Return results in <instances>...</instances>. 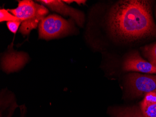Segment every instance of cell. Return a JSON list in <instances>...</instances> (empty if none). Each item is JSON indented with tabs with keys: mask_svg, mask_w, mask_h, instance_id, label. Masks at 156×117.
Instances as JSON below:
<instances>
[{
	"mask_svg": "<svg viewBox=\"0 0 156 117\" xmlns=\"http://www.w3.org/2000/svg\"><path fill=\"white\" fill-rule=\"evenodd\" d=\"M109 30L114 36L135 40L156 34L150 1L127 0L112 8L108 17Z\"/></svg>",
	"mask_w": 156,
	"mask_h": 117,
	"instance_id": "obj_1",
	"label": "cell"
},
{
	"mask_svg": "<svg viewBox=\"0 0 156 117\" xmlns=\"http://www.w3.org/2000/svg\"><path fill=\"white\" fill-rule=\"evenodd\" d=\"M8 10L22 22L19 31L23 35H28L33 29H36L49 12L43 5L30 0L19 1L16 8Z\"/></svg>",
	"mask_w": 156,
	"mask_h": 117,
	"instance_id": "obj_2",
	"label": "cell"
},
{
	"mask_svg": "<svg viewBox=\"0 0 156 117\" xmlns=\"http://www.w3.org/2000/svg\"><path fill=\"white\" fill-rule=\"evenodd\" d=\"M39 38L49 39L62 37L71 33L73 24L71 20H67L56 14L45 16L40 21Z\"/></svg>",
	"mask_w": 156,
	"mask_h": 117,
	"instance_id": "obj_3",
	"label": "cell"
},
{
	"mask_svg": "<svg viewBox=\"0 0 156 117\" xmlns=\"http://www.w3.org/2000/svg\"><path fill=\"white\" fill-rule=\"evenodd\" d=\"M128 83L133 94L136 96L156 92V75L133 73L129 76Z\"/></svg>",
	"mask_w": 156,
	"mask_h": 117,
	"instance_id": "obj_4",
	"label": "cell"
},
{
	"mask_svg": "<svg viewBox=\"0 0 156 117\" xmlns=\"http://www.w3.org/2000/svg\"><path fill=\"white\" fill-rule=\"evenodd\" d=\"M39 2L43 5H46L51 10L59 13L64 16H70L79 26L83 25L85 20L83 13L79 10L68 6L63 1L43 0Z\"/></svg>",
	"mask_w": 156,
	"mask_h": 117,
	"instance_id": "obj_5",
	"label": "cell"
},
{
	"mask_svg": "<svg viewBox=\"0 0 156 117\" xmlns=\"http://www.w3.org/2000/svg\"><path fill=\"white\" fill-rule=\"evenodd\" d=\"M123 68L126 71L150 74L156 73V67L141 58L138 53H132L127 58L124 63Z\"/></svg>",
	"mask_w": 156,
	"mask_h": 117,
	"instance_id": "obj_6",
	"label": "cell"
},
{
	"mask_svg": "<svg viewBox=\"0 0 156 117\" xmlns=\"http://www.w3.org/2000/svg\"><path fill=\"white\" fill-rule=\"evenodd\" d=\"M141 110L145 117H156V92L145 95L141 102Z\"/></svg>",
	"mask_w": 156,
	"mask_h": 117,
	"instance_id": "obj_7",
	"label": "cell"
},
{
	"mask_svg": "<svg viewBox=\"0 0 156 117\" xmlns=\"http://www.w3.org/2000/svg\"><path fill=\"white\" fill-rule=\"evenodd\" d=\"M111 113L114 117H145L141 109L136 106L113 109Z\"/></svg>",
	"mask_w": 156,
	"mask_h": 117,
	"instance_id": "obj_8",
	"label": "cell"
},
{
	"mask_svg": "<svg viewBox=\"0 0 156 117\" xmlns=\"http://www.w3.org/2000/svg\"><path fill=\"white\" fill-rule=\"evenodd\" d=\"M143 52L149 62L156 67V43L144 47Z\"/></svg>",
	"mask_w": 156,
	"mask_h": 117,
	"instance_id": "obj_9",
	"label": "cell"
},
{
	"mask_svg": "<svg viewBox=\"0 0 156 117\" xmlns=\"http://www.w3.org/2000/svg\"><path fill=\"white\" fill-rule=\"evenodd\" d=\"M19 20L17 17H16L13 14H11L8 10L4 9H1L0 10V22L5 21H14Z\"/></svg>",
	"mask_w": 156,
	"mask_h": 117,
	"instance_id": "obj_10",
	"label": "cell"
},
{
	"mask_svg": "<svg viewBox=\"0 0 156 117\" xmlns=\"http://www.w3.org/2000/svg\"><path fill=\"white\" fill-rule=\"evenodd\" d=\"M22 22L20 20L9 21L7 23V27L9 30L14 34H15L18 30V28Z\"/></svg>",
	"mask_w": 156,
	"mask_h": 117,
	"instance_id": "obj_11",
	"label": "cell"
},
{
	"mask_svg": "<svg viewBox=\"0 0 156 117\" xmlns=\"http://www.w3.org/2000/svg\"><path fill=\"white\" fill-rule=\"evenodd\" d=\"M86 2V1H82V0H75V1H74V2H77L79 5L81 4H85Z\"/></svg>",
	"mask_w": 156,
	"mask_h": 117,
	"instance_id": "obj_12",
	"label": "cell"
},
{
	"mask_svg": "<svg viewBox=\"0 0 156 117\" xmlns=\"http://www.w3.org/2000/svg\"><path fill=\"white\" fill-rule=\"evenodd\" d=\"M24 113H22V112H21V117H23V116H24Z\"/></svg>",
	"mask_w": 156,
	"mask_h": 117,
	"instance_id": "obj_13",
	"label": "cell"
}]
</instances>
